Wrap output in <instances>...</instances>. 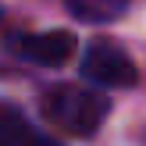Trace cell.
Returning a JSON list of instances; mask_svg holds the SVG:
<instances>
[{
    "instance_id": "277c9868",
    "label": "cell",
    "mask_w": 146,
    "mask_h": 146,
    "mask_svg": "<svg viewBox=\"0 0 146 146\" xmlns=\"http://www.w3.org/2000/svg\"><path fill=\"white\" fill-rule=\"evenodd\" d=\"M0 146H61V143L32 128L29 118L14 111L11 104H0Z\"/></svg>"
},
{
    "instance_id": "6da1fadb",
    "label": "cell",
    "mask_w": 146,
    "mask_h": 146,
    "mask_svg": "<svg viewBox=\"0 0 146 146\" xmlns=\"http://www.w3.org/2000/svg\"><path fill=\"white\" fill-rule=\"evenodd\" d=\"M39 107H43L50 125L64 128L71 135H93L100 128V121L107 118V111H111V104L100 93L78 89V86H54V89H46Z\"/></svg>"
},
{
    "instance_id": "7a4b0ae2",
    "label": "cell",
    "mask_w": 146,
    "mask_h": 146,
    "mask_svg": "<svg viewBox=\"0 0 146 146\" xmlns=\"http://www.w3.org/2000/svg\"><path fill=\"white\" fill-rule=\"evenodd\" d=\"M82 71H86V78H93L96 86H107V89H125V86H135V78H139L132 57L107 39H96L86 50Z\"/></svg>"
},
{
    "instance_id": "5b68a950",
    "label": "cell",
    "mask_w": 146,
    "mask_h": 146,
    "mask_svg": "<svg viewBox=\"0 0 146 146\" xmlns=\"http://www.w3.org/2000/svg\"><path fill=\"white\" fill-rule=\"evenodd\" d=\"M64 4L82 21H114V18H121L128 0H64Z\"/></svg>"
},
{
    "instance_id": "3957f363",
    "label": "cell",
    "mask_w": 146,
    "mask_h": 146,
    "mask_svg": "<svg viewBox=\"0 0 146 146\" xmlns=\"http://www.w3.org/2000/svg\"><path fill=\"white\" fill-rule=\"evenodd\" d=\"M11 54L25 57L32 64L57 68V64H64L75 54V36L64 32V29H54V32H18V36H11Z\"/></svg>"
}]
</instances>
